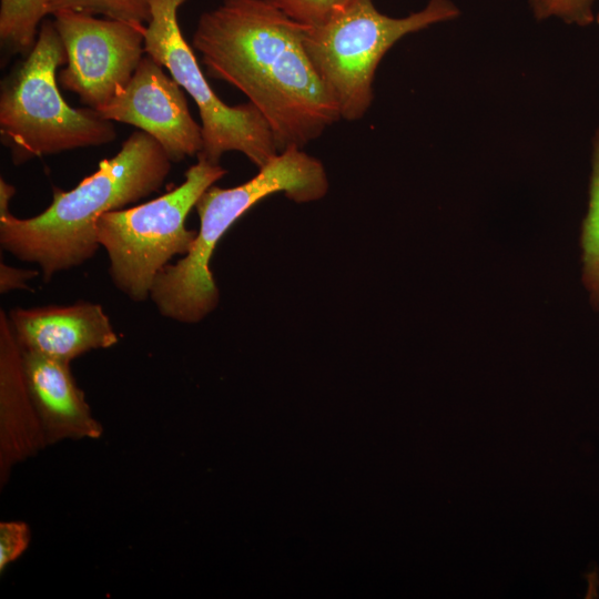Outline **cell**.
Returning a JSON list of instances; mask_svg holds the SVG:
<instances>
[{
  "mask_svg": "<svg viewBox=\"0 0 599 599\" xmlns=\"http://www.w3.org/2000/svg\"><path fill=\"white\" fill-rule=\"evenodd\" d=\"M52 16L67 53L58 81L98 111L131 80L145 53V29L71 10Z\"/></svg>",
  "mask_w": 599,
  "mask_h": 599,
  "instance_id": "cell-8",
  "label": "cell"
},
{
  "mask_svg": "<svg viewBox=\"0 0 599 599\" xmlns=\"http://www.w3.org/2000/svg\"><path fill=\"white\" fill-rule=\"evenodd\" d=\"M184 1L150 0L144 52L166 68L197 105L203 136L197 159L220 164L225 152L238 151L261 169L278 154L272 130L251 102L231 106L212 90L179 27L177 9Z\"/></svg>",
  "mask_w": 599,
  "mask_h": 599,
  "instance_id": "cell-7",
  "label": "cell"
},
{
  "mask_svg": "<svg viewBox=\"0 0 599 599\" xmlns=\"http://www.w3.org/2000/svg\"><path fill=\"white\" fill-rule=\"evenodd\" d=\"M39 275L37 270L18 268L0 263V293L28 288L27 282Z\"/></svg>",
  "mask_w": 599,
  "mask_h": 599,
  "instance_id": "cell-18",
  "label": "cell"
},
{
  "mask_svg": "<svg viewBox=\"0 0 599 599\" xmlns=\"http://www.w3.org/2000/svg\"><path fill=\"white\" fill-rule=\"evenodd\" d=\"M595 0H529L537 20L548 17H560L567 23L587 26L593 21L591 10Z\"/></svg>",
  "mask_w": 599,
  "mask_h": 599,
  "instance_id": "cell-16",
  "label": "cell"
},
{
  "mask_svg": "<svg viewBox=\"0 0 599 599\" xmlns=\"http://www.w3.org/2000/svg\"><path fill=\"white\" fill-rule=\"evenodd\" d=\"M597 22L599 23V12L597 14V18H596Z\"/></svg>",
  "mask_w": 599,
  "mask_h": 599,
  "instance_id": "cell-19",
  "label": "cell"
},
{
  "mask_svg": "<svg viewBox=\"0 0 599 599\" xmlns=\"http://www.w3.org/2000/svg\"><path fill=\"white\" fill-rule=\"evenodd\" d=\"M235 187L210 186L195 204L200 230L186 255L167 264L154 280L150 297L164 317L197 323L219 304L210 262L227 230L264 197L283 192L297 203L322 199L328 181L322 162L297 146H288Z\"/></svg>",
  "mask_w": 599,
  "mask_h": 599,
  "instance_id": "cell-3",
  "label": "cell"
},
{
  "mask_svg": "<svg viewBox=\"0 0 599 599\" xmlns=\"http://www.w3.org/2000/svg\"><path fill=\"white\" fill-rule=\"evenodd\" d=\"M294 21L313 27L327 20L352 0H270Z\"/></svg>",
  "mask_w": 599,
  "mask_h": 599,
  "instance_id": "cell-15",
  "label": "cell"
},
{
  "mask_svg": "<svg viewBox=\"0 0 599 599\" xmlns=\"http://www.w3.org/2000/svg\"><path fill=\"white\" fill-rule=\"evenodd\" d=\"M48 0H0V38L13 52L28 54L35 43Z\"/></svg>",
  "mask_w": 599,
  "mask_h": 599,
  "instance_id": "cell-13",
  "label": "cell"
},
{
  "mask_svg": "<svg viewBox=\"0 0 599 599\" xmlns=\"http://www.w3.org/2000/svg\"><path fill=\"white\" fill-rule=\"evenodd\" d=\"M31 539L30 528L22 521L0 524V571L16 561L28 548Z\"/></svg>",
  "mask_w": 599,
  "mask_h": 599,
  "instance_id": "cell-17",
  "label": "cell"
},
{
  "mask_svg": "<svg viewBox=\"0 0 599 599\" xmlns=\"http://www.w3.org/2000/svg\"><path fill=\"white\" fill-rule=\"evenodd\" d=\"M450 0H429L405 18L379 12L373 0H352L324 22L307 27L304 43L341 119L359 120L373 102L375 71L404 35L459 16Z\"/></svg>",
  "mask_w": 599,
  "mask_h": 599,
  "instance_id": "cell-5",
  "label": "cell"
},
{
  "mask_svg": "<svg viewBox=\"0 0 599 599\" xmlns=\"http://www.w3.org/2000/svg\"><path fill=\"white\" fill-rule=\"evenodd\" d=\"M62 10L103 14L141 29L151 20L150 0H48L47 14Z\"/></svg>",
  "mask_w": 599,
  "mask_h": 599,
  "instance_id": "cell-14",
  "label": "cell"
},
{
  "mask_svg": "<svg viewBox=\"0 0 599 599\" xmlns=\"http://www.w3.org/2000/svg\"><path fill=\"white\" fill-rule=\"evenodd\" d=\"M67 63L54 22L41 23L27 58L2 84L0 133L16 165L62 151L98 146L116 136L112 121L91 108L74 109L62 98L57 70Z\"/></svg>",
  "mask_w": 599,
  "mask_h": 599,
  "instance_id": "cell-4",
  "label": "cell"
},
{
  "mask_svg": "<svg viewBox=\"0 0 599 599\" xmlns=\"http://www.w3.org/2000/svg\"><path fill=\"white\" fill-rule=\"evenodd\" d=\"M155 139L172 162L199 155L202 126L192 118L184 90L145 53L125 88L97 111Z\"/></svg>",
  "mask_w": 599,
  "mask_h": 599,
  "instance_id": "cell-9",
  "label": "cell"
},
{
  "mask_svg": "<svg viewBox=\"0 0 599 599\" xmlns=\"http://www.w3.org/2000/svg\"><path fill=\"white\" fill-rule=\"evenodd\" d=\"M582 281L590 293V301L599 309V129L593 138L592 172L589 185V206L582 222Z\"/></svg>",
  "mask_w": 599,
  "mask_h": 599,
  "instance_id": "cell-12",
  "label": "cell"
},
{
  "mask_svg": "<svg viewBox=\"0 0 599 599\" xmlns=\"http://www.w3.org/2000/svg\"><path fill=\"white\" fill-rule=\"evenodd\" d=\"M172 161L151 135L133 132L111 159L74 189H54L53 201L37 216L19 219L0 197V244L17 258L40 266L45 282L79 266L97 253V222L159 191Z\"/></svg>",
  "mask_w": 599,
  "mask_h": 599,
  "instance_id": "cell-2",
  "label": "cell"
},
{
  "mask_svg": "<svg viewBox=\"0 0 599 599\" xmlns=\"http://www.w3.org/2000/svg\"><path fill=\"white\" fill-rule=\"evenodd\" d=\"M304 31L270 0H223L200 17L192 40L207 77L247 97L278 151L304 148L341 119L307 54Z\"/></svg>",
  "mask_w": 599,
  "mask_h": 599,
  "instance_id": "cell-1",
  "label": "cell"
},
{
  "mask_svg": "<svg viewBox=\"0 0 599 599\" xmlns=\"http://www.w3.org/2000/svg\"><path fill=\"white\" fill-rule=\"evenodd\" d=\"M21 367L44 443L101 436L102 426L75 384L70 363L21 349Z\"/></svg>",
  "mask_w": 599,
  "mask_h": 599,
  "instance_id": "cell-11",
  "label": "cell"
},
{
  "mask_svg": "<svg viewBox=\"0 0 599 599\" xmlns=\"http://www.w3.org/2000/svg\"><path fill=\"white\" fill-rule=\"evenodd\" d=\"M8 318L20 349L68 363L92 349L112 347L119 341L102 306L91 302L17 307Z\"/></svg>",
  "mask_w": 599,
  "mask_h": 599,
  "instance_id": "cell-10",
  "label": "cell"
},
{
  "mask_svg": "<svg viewBox=\"0 0 599 599\" xmlns=\"http://www.w3.org/2000/svg\"><path fill=\"white\" fill-rule=\"evenodd\" d=\"M226 174L203 159L187 169L185 180L146 203L104 213L97 222L100 246L108 253L110 276L134 302L145 301L154 280L179 254L186 255L197 232L185 226L190 211L205 190Z\"/></svg>",
  "mask_w": 599,
  "mask_h": 599,
  "instance_id": "cell-6",
  "label": "cell"
}]
</instances>
